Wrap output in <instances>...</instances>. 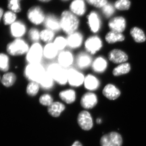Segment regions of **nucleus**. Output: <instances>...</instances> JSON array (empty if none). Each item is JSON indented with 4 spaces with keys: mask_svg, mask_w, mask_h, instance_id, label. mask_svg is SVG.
<instances>
[{
    "mask_svg": "<svg viewBox=\"0 0 146 146\" xmlns=\"http://www.w3.org/2000/svg\"><path fill=\"white\" fill-rule=\"evenodd\" d=\"M46 70L58 84L62 86L68 84V69L63 68L57 62H53L48 65Z\"/></svg>",
    "mask_w": 146,
    "mask_h": 146,
    "instance_id": "f257e3e1",
    "label": "nucleus"
},
{
    "mask_svg": "<svg viewBox=\"0 0 146 146\" xmlns=\"http://www.w3.org/2000/svg\"><path fill=\"white\" fill-rule=\"evenodd\" d=\"M46 72L42 63H27L25 68L24 75L29 82L39 83Z\"/></svg>",
    "mask_w": 146,
    "mask_h": 146,
    "instance_id": "f03ea898",
    "label": "nucleus"
},
{
    "mask_svg": "<svg viewBox=\"0 0 146 146\" xmlns=\"http://www.w3.org/2000/svg\"><path fill=\"white\" fill-rule=\"evenodd\" d=\"M60 21L61 29L68 35L76 31L79 25V21L77 17L68 11L62 13Z\"/></svg>",
    "mask_w": 146,
    "mask_h": 146,
    "instance_id": "7ed1b4c3",
    "label": "nucleus"
},
{
    "mask_svg": "<svg viewBox=\"0 0 146 146\" xmlns=\"http://www.w3.org/2000/svg\"><path fill=\"white\" fill-rule=\"evenodd\" d=\"M30 46L24 39L17 38L7 45V50L11 55L13 56L26 54Z\"/></svg>",
    "mask_w": 146,
    "mask_h": 146,
    "instance_id": "20e7f679",
    "label": "nucleus"
},
{
    "mask_svg": "<svg viewBox=\"0 0 146 146\" xmlns=\"http://www.w3.org/2000/svg\"><path fill=\"white\" fill-rule=\"evenodd\" d=\"M43 47L39 42L32 44L26 54V60L27 63H41L44 58Z\"/></svg>",
    "mask_w": 146,
    "mask_h": 146,
    "instance_id": "39448f33",
    "label": "nucleus"
},
{
    "mask_svg": "<svg viewBox=\"0 0 146 146\" xmlns=\"http://www.w3.org/2000/svg\"><path fill=\"white\" fill-rule=\"evenodd\" d=\"M85 76L76 68L68 69V84L73 88H78L83 85Z\"/></svg>",
    "mask_w": 146,
    "mask_h": 146,
    "instance_id": "423d86ee",
    "label": "nucleus"
},
{
    "mask_svg": "<svg viewBox=\"0 0 146 146\" xmlns=\"http://www.w3.org/2000/svg\"><path fill=\"white\" fill-rule=\"evenodd\" d=\"M101 146H121L123 138L121 134L112 131L104 135L100 141Z\"/></svg>",
    "mask_w": 146,
    "mask_h": 146,
    "instance_id": "0eeeda50",
    "label": "nucleus"
},
{
    "mask_svg": "<svg viewBox=\"0 0 146 146\" xmlns=\"http://www.w3.org/2000/svg\"><path fill=\"white\" fill-rule=\"evenodd\" d=\"M84 48L86 52L91 55L95 54L100 51L102 47V42L99 36H90L84 43Z\"/></svg>",
    "mask_w": 146,
    "mask_h": 146,
    "instance_id": "6e6552de",
    "label": "nucleus"
},
{
    "mask_svg": "<svg viewBox=\"0 0 146 146\" xmlns=\"http://www.w3.org/2000/svg\"><path fill=\"white\" fill-rule=\"evenodd\" d=\"M93 60L91 55L86 52L78 53L75 58V64L77 69L85 70L92 65Z\"/></svg>",
    "mask_w": 146,
    "mask_h": 146,
    "instance_id": "1a4fd4ad",
    "label": "nucleus"
},
{
    "mask_svg": "<svg viewBox=\"0 0 146 146\" xmlns=\"http://www.w3.org/2000/svg\"><path fill=\"white\" fill-rule=\"evenodd\" d=\"M56 58V62L59 65L63 68L68 69L74 63L75 57L70 50H65L59 52Z\"/></svg>",
    "mask_w": 146,
    "mask_h": 146,
    "instance_id": "9d476101",
    "label": "nucleus"
},
{
    "mask_svg": "<svg viewBox=\"0 0 146 146\" xmlns=\"http://www.w3.org/2000/svg\"><path fill=\"white\" fill-rule=\"evenodd\" d=\"M98 102V97L92 92L88 91L84 93L81 97L80 104L84 109H92L97 105Z\"/></svg>",
    "mask_w": 146,
    "mask_h": 146,
    "instance_id": "9b49d317",
    "label": "nucleus"
},
{
    "mask_svg": "<svg viewBox=\"0 0 146 146\" xmlns=\"http://www.w3.org/2000/svg\"><path fill=\"white\" fill-rule=\"evenodd\" d=\"M77 122L79 126L84 130H90L93 127V119L88 111L82 110L79 113Z\"/></svg>",
    "mask_w": 146,
    "mask_h": 146,
    "instance_id": "f8f14e48",
    "label": "nucleus"
},
{
    "mask_svg": "<svg viewBox=\"0 0 146 146\" xmlns=\"http://www.w3.org/2000/svg\"><path fill=\"white\" fill-rule=\"evenodd\" d=\"M67 39L68 47L71 50L78 49L84 43L83 35L79 32L76 31L69 35Z\"/></svg>",
    "mask_w": 146,
    "mask_h": 146,
    "instance_id": "ddd939ff",
    "label": "nucleus"
},
{
    "mask_svg": "<svg viewBox=\"0 0 146 146\" xmlns=\"http://www.w3.org/2000/svg\"><path fill=\"white\" fill-rule=\"evenodd\" d=\"M27 16L29 21L35 25L42 24L45 18L43 11L39 7H34L30 9L27 12Z\"/></svg>",
    "mask_w": 146,
    "mask_h": 146,
    "instance_id": "4468645a",
    "label": "nucleus"
},
{
    "mask_svg": "<svg viewBox=\"0 0 146 146\" xmlns=\"http://www.w3.org/2000/svg\"><path fill=\"white\" fill-rule=\"evenodd\" d=\"M108 27L111 31L122 33L125 29V19L121 16L112 18L110 20Z\"/></svg>",
    "mask_w": 146,
    "mask_h": 146,
    "instance_id": "2eb2a0df",
    "label": "nucleus"
},
{
    "mask_svg": "<svg viewBox=\"0 0 146 146\" xmlns=\"http://www.w3.org/2000/svg\"><path fill=\"white\" fill-rule=\"evenodd\" d=\"M44 25L46 29L56 32L61 29L60 20L52 15H48L45 18Z\"/></svg>",
    "mask_w": 146,
    "mask_h": 146,
    "instance_id": "dca6fc26",
    "label": "nucleus"
},
{
    "mask_svg": "<svg viewBox=\"0 0 146 146\" xmlns=\"http://www.w3.org/2000/svg\"><path fill=\"white\" fill-rule=\"evenodd\" d=\"M108 58L112 63L119 64L127 61L128 57L127 55L119 49H114L110 52L108 54Z\"/></svg>",
    "mask_w": 146,
    "mask_h": 146,
    "instance_id": "f3484780",
    "label": "nucleus"
},
{
    "mask_svg": "<svg viewBox=\"0 0 146 146\" xmlns=\"http://www.w3.org/2000/svg\"><path fill=\"white\" fill-rule=\"evenodd\" d=\"M83 86L88 91H96L100 86V82L96 77L91 74L85 76Z\"/></svg>",
    "mask_w": 146,
    "mask_h": 146,
    "instance_id": "a211bd4d",
    "label": "nucleus"
},
{
    "mask_svg": "<svg viewBox=\"0 0 146 146\" xmlns=\"http://www.w3.org/2000/svg\"><path fill=\"white\" fill-rule=\"evenodd\" d=\"M58 96L65 103L70 104L76 101L77 94L74 89L70 88L60 91L58 94Z\"/></svg>",
    "mask_w": 146,
    "mask_h": 146,
    "instance_id": "6ab92c4d",
    "label": "nucleus"
},
{
    "mask_svg": "<svg viewBox=\"0 0 146 146\" xmlns=\"http://www.w3.org/2000/svg\"><path fill=\"white\" fill-rule=\"evenodd\" d=\"M59 51L52 42L45 44L43 47L44 58L47 60H52L57 58Z\"/></svg>",
    "mask_w": 146,
    "mask_h": 146,
    "instance_id": "aec40b11",
    "label": "nucleus"
},
{
    "mask_svg": "<svg viewBox=\"0 0 146 146\" xmlns=\"http://www.w3.org/2000/svg\"><path fill=\"white\" fill-rule=\"evenodd\" d=\"M26 31V27L25 24L21 21L15 22L11 26L10 31L11 35L16 38H20L24 36Z\"/></svg>",
    "mask_w": 146,
    "mask_h": 146,
    "instance_id": "412c9836",
    "label": "nucleus"
},
{
    "mask_svg": "<svg viewBox=\"0 0 146 146\" xmlns=\"http://www.w3.org/2000/svg\"><path fill=\"white\" fill-rule=\"evenodd\" d=\"M102 94L108 99L114 100L120 96L121 92L115 85L109 84H107L103 89Z\"/></svg>",
    "mask_w": 146,
    "mask_h": 146,
    "instance_id": "4be33fe9",
    "label": "nucleus"
},
{
    "mask_svg": "<svg viewBox=\"0 0 146 146\" xmlns=\"http://www.w3.org/2000/svg\"><path fill=\"white\" fill-rule=\"evenodd\" d=\"M65 105L60 102H54L50 105L48 106V113L54 117H58L60 116V114L65 110Z\"/></svg>",
    "mask_w": 146,
    "mask_h": 146,
    "instance_id": "5701e85b",
    "label": "nucleus"
},
{
    "mask_svg": "<svg viewBox=\"0 0 146 146\" xmlns=\"http://www.w3.org/2000/svg\"><path fill=\"white\" fill-rule=\"evenodd\" d=\"M72 13L77 16L83 15L86 11V6L84 0H74L70 5Z\"/></svg>",
    "mask_w": 146,
    "mask_h": 146,
    "instance_id": "b1692460",
    "label": "nucleus"
},
{
    "mask_svg": "<svg viewBox=\"0 0 146 146\" xmlns=\"http://www.w3.org/2000/svg\"><path fill=\"white\" fill-rule=\"evenodd\" d=\"M107 61L102 56H98L93 61L91 68L94 72L98 73L104 72L107 67Z\"/></svg>",
    "mask_w": 146,
    "mask_h": 146,
    "instance_id": "393cba45",
    "label": "nucleus"
},
{
    "mask_svg": "<svg viewBox=\"0 0 146 146\" xmlns=\"http://www.w3.org/2000/svg\"><path fill=\"white\" fill-rule=\"evenodd\" d=\"M88 24L91 31L94 33L98 32L100 28V21L96 12H91L88 16Z\"/></svg>",
    "mask_w": 146,
    "mask_h": 146,
    "instance_id": "a878e982",
    "label": "nucleus"
},
{
    "mask_svg": "<svg viewBox=\"0 0 146 146\" xmlns=\"http://www.w3.org/2000/svg\"><path fill=\"white\" fill-rule=\"evenodd\" d=\"M55 83V82L52 77L46 72L38 83L41 89L46 91H50L54 87Z\"/></svg>",
    "mask_w": 146,
    "mask_h": 146,
    "instance_id": "bb28decb",
    "label": "nucleus"
},
{
    "mask_svg": "<svg viewBox=\"0 0 146 146\" xmlns=\"http://www.w3.org/2000/svg\"><path fill=\"white\" fill-rule=\"evenodd\" d=\"M124 35L121 33L110 31L105 36L106 41L110 44H114L117 42H123L125 40Z\"/></svg>",
    "mask_w": 146,
    "mask_h": 146,
    "instance_id": "cd10ccee",
    "label": "nucleus"
},
{
    "mask_svg": "<svg viewBox=\"0 0 146 146\" xmlns=\"http://www.w3.org/2000/svg\"><path fill=\"white\" fill-rule=\"evenodd\" d=\"M130 33L135 42L137 43H143L146 41V36L144 32L139 28H132L131 29Z\"/></svg>",
    "mask_w": 146,
    "mask_h": 146,
    "instance_id": "c85d7f7f",
    "label": "nucleus"
},
{
    "mask_svg": "<svg viewBox=\"0 0 146 146\" xmlns=\"http://www.w3.org/2000/svg\"><path fill=\"white\" fill-rule=\"evenodd\" d=\"M55 37V32L48 29L40 31V40L45 44L52 42Z\"/></svg>",
    "mask_w": 146,
    "mask_h": 146,
    "instance_id": "c756f323",
    "label": "nucleus"
},
{
    "mask_svg": "<svg viewBox=\"0 0 146 146\" xmlns=\"http://www.w3.org/2000/svg\"><path fill=\"white\" fill-rule=\"evenodd\" d=\"M131 66L129 63H122L113 70L112 74L115 76H118L127 74L130 72Z\"/></svg>",
    "mask_w": 146,
    "mask_h": 146,
    "instance_id": "7c9ffc66",
    "label": "nucleus"
},
{
    "mask_svg": "<svg viewBox=\"0 0 146 146\" xmlns=\"http://www.w3.org/2000/svg\"><path fill=\"white\" fill-rule=\"evenodd\" d=\"M16 76L14 73L8 72L5 74L3 76L1 82L6 87H9L13 86L16 82Z\"/></svg>",
    "mask_w": 146,
    "mask_h": 146,
    "instance_id": "2f4dec72",
    "label": "nucleus"
},
{
    "mask_svg": "<svg viewBox=\"0 0 146 146\" xmlns=\"http://www.w3.org/2000/svg\"><path fill=\"white\" fill-rule=\"evenodd\" d=\"M40 89L39 83L35 82H29L27 86V94L29 96L35 97L39 93Z\"/></svg>",
    "mask_w": 146,
    "mask_h": 146,
    "instance_id": "473e14b6",
    "label": "nucleus"
},
{
    "mask_svg": "<svg viewBox=\"0 0 146 146\" xmlns=\"http://www.w3.org/2000/svg\"><path fill=\"white\" fill-rule=\"evenodd\" d=\"M52 43L59 52L65 50L68 47L67 37L63 36H56L54 39Z\"/></svg>",
    "mask_w": 146,
    "mask_h": 146,
    "instance_id": "72a5a7b5",
    "label": "nucleus"
},
{
    "mask_svg": "<svg viewBox=\"0 0 146 146\" xmlns=\"http://www.w3.org/2000/svg\"><path fill=\"white\" fill-rule=\"evenodd\" d=\"M9 68V58L5 54L0 53V71L7 72Z\"/></svg>",
    "mask_w": 146,
    "mask_h": 146,
    "instance_id": "f704fd0d",
    "label": "nucleus"
},
{
    "mask_svg": "<svg viewBox=\"0 0 146 146\" xmlns=\"http://www.w3.org/2000/svg\"><path fill=\"white\" fill-rule=\"evenodd\" d=\"M39 102L42 105L48 107L53 102V98L51 95L48 93H45L39 97Z\"/></svg>",
    "mask_w": 146,
    "mask_h": 146,
    "instance_id": "c9c22d12",
    "label": "nucleus"
},
{
    "mask_svg": "<svg viewBox=\"0 0 146 146\" xmlns=\"http://www.w3.org/2000/svg\"><path fill=\"white\" fill-rule=\"evenodd\" d=\"M28 37L33 43L39 42L40 40V32L37 29L33 28L29 32Z\"/></svg>",
    "mask_w": 146,
    "mask_h": 146,
    "instance_id": "e433bc0d",
    "label": "nucleus"
},
{
    "mask_svg": "<svg viewBox=\"0 0 146 146\" xmlns=\"http://www.w3.org/2000/svg\"><path fill=\"white\" fill-rule=\"evenodd\" d=\"M129 0H117L115 3V8L119 10H127L130 8Z\"/></svg>",
    "mask_w": 146,
    "mask_h": 146,
    "instance_id": "4c0bfd02",
    "label": "nucleus"
},
{
    "mask_svg": "<svg viewBox=\"0 0 146 146\" xmlns=\"http://www.w3.org/2000/svg\"><path fill=\"white\" fill-rule=\"evenodd\" d=\"M16 16L14 12L12 11H7L4 14L3 22L5 25H11L15 22Z\"/></svg>",
    "mask_w": 146,
    "mask_h": 146,
    "instance_id": "58836bf2",
    "label": "nucleus"
},
{
    "mask_svg": "<svg viewBox=\"0 0 146 146\" xmlns=\"http://www.w3.org/2000/svg\"><path fill=\"white\" fill-rule=\"evenodd\" d=\"M20 0H8V8L14 13L21 11Z\"/></svg>",
    "mask_w": 146,
    "mask_h": 146,
    "instance_id": "ea45409f",
    "label": "nucleus"
},
{
    "mask_svg": "<svg viewBox=\"0 0 146 146\" xmlns=\"http://www.w3.org/2000/svg\"><path fill=\"white\" fill-rule=\"evenodd\" d=\"M115 11L114 7L110 4L107 3L102 7L103 13L106 18L110 17L114 13Z\"/></svg>",
    "mask_w": 146,
    "mask_h": 146,
    "instance_id": "a19ab883",
    "label": "nucleus"
},
{
    "mask_svg": "<svg viewBox=\"0 0 146 146\" xmlns=\"http://www.w3.org/2000/svg\"><path fill=\"white\" fill-rule=\"evenodd\" d=\"M107 3V0H94L92 5L97 8H102Z\"/></svg>",
    "mask_w": 146,
    "mask_h": 146,
    "instance_id": "79ce46f5",
    "label": "nucleus"
},
{
    "mask_svg": "<svg viewBox=\"0 0 146 146\" xmlns=\"http://www.w3.org/2000/svg\"><path fill=\"white\" fill-rule=\"evenodd\" d=\"M72 146H82L81 143L78 141H76Z\"/></svg>",
    "mask_w": 146,
    "mask_h": 146,
    "instance_id": "37998d69",
    "label": "nucleus"
},
{
    "mask_svg": "<svg viewBox=\"0 0 146 146\" xmlns=\"http://www.w3.org/2000/svg\"><path fill=\"white\" fill-rule=\"evenodd\" d=\"M3 14V11L2 9L0 8V20H1V18L2 17Z\"/></svg>",
    "mask_w": 146,
    "mask_h": 146,
    "instance_id": "c03bdc74",
    "label": "nucleus"
},
{
    "mask_svg": "<svg viewBox=\"0 0 146 146\" xmlns=\"http://www.w3.org/2000/svg\"><path fill=\"white\" fill-rule=\"evenodd\" d=\"M86 1L89 4L92 5H93V3H94V0H86Z\"/></svg>",
    "mask_w": 146,
    "mask_h": 146,
    "instance_id": "a18cd8bd",
    "label": "nucleus"
},
{
    "mask_svg": "<svg viewBox=\"0 0 146 146\" xmlns=\"http://www.w3.org/2000/svg\"><path fill=\"white\" fill-rule=\"evenodd\" d=\"M40 1L43 2H49L50 0H39Z\"/></svg>",
    "mask_w": 146,
    "mask_h": 146,
    "instance_id": "49530a36",
    "label": "nucleus"
},
{
    "mask_svg": "<svg viewBox=\"0 0 146 146\" xmlns=\"http://www.w3.org/2000/svg\"><path fill=\"white\" fill-rule=\"evenodd\" d=\"M97 123H101V119H97Z\"/></svg>",
    "mask_w": 146,
    "mask_h": 146,
    "instance_id": "de8ad7c7",
    "label": "nucleus"
},
{
    "mask_svg": "<svg viewBox=\"0 0 146 146\" xmlns=\"http://www.w3.org/2000/svg\"><path fill=\"white\" fill-rule=\"evenodd\" d=\"M63 1H68V0H63Z\"/></svg>",
    "mask_w": 146,
    "mask_h": 146,
    "instance_id": "09e8293b",
    "label": "nucleus"
},
{
    "mask_svg": "<svg viewBox=\"0 0 146 146\" xmlns=\"http://www.w3.org/2000/svg\"><path fill=\"white\" fill-rule=\"evenodd\" d=\"M0 79H1V78H0Z\"/></svg>",
    "mask_w": 146,
    "mask_h": 146,
    "instance_id": "8fccbe9b",
    "label": "nucleus"
}]
</instances>
